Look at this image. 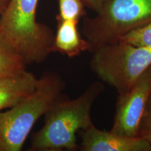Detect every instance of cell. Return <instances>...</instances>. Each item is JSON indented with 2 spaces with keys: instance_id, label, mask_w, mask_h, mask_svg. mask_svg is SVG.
Here are the masks:
<instances>
[{
  "instance_id": "5bb4252c",
  "label": "cell",
  "mask_w": 151,
  "mask_h": 151,
  "mask_svg": "<svg viewBox=\"0 0 151 151\" xmlns=\"http://www.w3.org/2000/svg\"><path fill=\"white\" fill-rule=\"evenodd\" d=\"M86 6L97 13L106 0H82Z\"/></svg>"
},
{
  "instance_id": "7a4b0ae2",
  "label": "cell",
  "mask_w": 151,
  "mask_h": 151,
  "mask_svg": "<svg viewBox=\"0 0 151 151\" xmlns=\"http://www.w3.org/2000/svg\"><path fill=\"white\" fill-rule=\"evenodd\" d=\"M65 84L59 74L45 71L29 97L0 113V151H20L36 122L63 94Z\"/></svg>"
},
{
  "instance_id": "8992f818",
  "label": "cell",
  "mask_w": 151,
  "mask_h": 151,
  "mask_svg": "<svg viewBox=\"0 0 151 151\" xmlns=\"http://www.w3.org/2000/svg\"><path fill=\"white\" fill-rule=\"evenodd\" d=\"M151 94V66L128 91L118 94L110 131L122 137H138L143 113Z\"/></svg>"
},
{
  "instance_id": "ba28073f",
  "label": "cell",
  "mask_w": 151,
  "mask_h": 151,
  "mask_svg": "<svg viewBox=\"0 0 151 151\" xmlns=\"http://www.w3.org/2000/svg\"><path fill=\"white\" fill-rule=\"evenodd\" d=\"M38 81L27 69L15 74L0 76V113L18 104L35 91Z\"/></svg>"
},
{
  "instance_id": "52a82bcc",
  "label": "cell",
  "mask_w": 151,
  "mask_h": 151,
  "mask_svg": "<svg viewBox=\"0 0 151 151\" xmlns=\"http://www.w3.org/2000/svg\"><path fill=\"white\" fill-rule=\"evenodd\" d=\"M82 151H151V146L140 137L129 138L111 131L99 129L93 124L78 132Z\"/></svg>"
},
{
  "instance_id": "3957f363",
  "label": "cell",
  "mask_w": 151,
  "mask_h": 151,
  "mask_svg": "<svg viewBox=\"0 0 151 151\" xmlns=\"http://www.w3.org/2000/svg\"><path fill=\"white\" fill-rule=\"evenodd\" d=\"M39 0H10L0 16V32L27 65L40 64L54 52L55 35L37 21Z\"/></svg>"
},
{
  "instance_id": "4fadbf2b",
  "label": "cell",
  "mask_w": 151,
  "mask_h": 151,
  "mask_svg": "<svg viewBox=\"0 0 151 151\" xmlns=\"http://www.w3.org/2000/svg\"><path fill=\"white\" fill-rule=\"evenodd\" d=\"M138 137L146 140L151 146V94L139 123Z\"/></svg>"
},
{
  "instance_id": "9c48e42d",
  "label": "cell",
  "mask_w": 151,
  "mask_h": 151,
  "mask_svg": "<svg viewBox=\"0 0 151 151\" xmlns=\"http://www.w3.org/2000/svg\"><path fill=\"white\" fill-rule=\"evenodd\" d=\"M57 20L58 29L54 39V52L73 58L88 50V43L78 32V21Z\"/></svg>"
},
{
  "instance_id": "8fae6325",
  "label": "cell",
  "mask_w": 151,
  "mask_h": 151,
  "mask_svg": "<svg viewBox=\"0 0 151 151\" xmlns=\"http://www.w3.org/2000/svg\"><path fill=\"white\" fill-rule=\"evenodd\" d=\"M59 14L57 19L79 21L86 15L84 3L82 0H58Z\"/></svg>"
},
{
  "instance_id": "5b68a950",
  "label": "cell",
  "mask_w": 151,
  "mask_h": 151,
  "mask_svg": "<svg viewBox=\"0 0 151 151\" xmlns=\"http://www.w3.org/2000/svg\"><path fill=\"white\" fill-rule=\"evenodd\" d=\"M91 53V71L118 94L128 91L151 66V47L135 46L122 41L106 43Z\"/></svg>"
},
{
  "instance_id": "30bf717a",
  "label": "cell",
  "mask_w": 151,
  "mask_h": 151,
  "mask_svg": "<svg viewBox=\"0 0 151 151\" xmlns=\"http://www.w3.org/2000/svg\"><path fill=\"white\" fill-rule=\"evenodd\" d=\"M23 58L0 32V76L15 74L26 70Z\"/></svg>"
},
{
  "instance_id": "7c38bea8",
  "label": "cell",
  "mask_w": 151,
  "mask_h": 151,
  "mask_svg": "<svg viewBox=\"0 0 151 151\" xmlns=\"http://www.w3.org/2000/svg\"><path fill=\"white\" fill-rule=\"evenodd\" d=\"M117 41H124L135 46L151 47V22L132 30Z\"/></svg>"
},
{
  "instance_id": "277c9868",
  "label": "cell",
  "mask_w": 151,
  "mask_h": 151,
  "mask_svg": "<svg viewBox=\"0 0 151 151\" xmlns=\"http://www.w3.org/2000/svg\"><path fill=\"white\" fill-rule=\"evenodd\" d=\"M151 22V0H106L96 16L84 18L82 33L92 52Z\"/></svg>"
},
{
  "instance_id": "6da1fadb",
  "label": "cell",
  "mask_w": 151,
  "mask_h": 151,
  "mask_svg": "<svg viewBox=\"0 0 151 151\" xmlns=\"http://www.w3.org/2000/svg\"><path fill=\"white\" fill-rule=\"evenodd\" d=\"M104 90V83L95 82L75 99L60 97L44 115L45 123L34 134L29 150H78L76 134L93 124L92 107Z\"/></svg>"
},
{
  "instance_id": "9a60e30c",
  "label": "cell",
  "mask_w": 151,
  "mask_h": 151,
  "mask_svg": "<svg viewBox=\"0 0 151 151\" xmlns=\"http://www.w3.org/2000/svg\"><path fill=\"white\" fill-rule=\"evenodd\" d=\"M10 0H0V16H1L8 6Z\"/></svg>"
}]
</instances>
